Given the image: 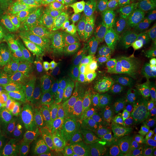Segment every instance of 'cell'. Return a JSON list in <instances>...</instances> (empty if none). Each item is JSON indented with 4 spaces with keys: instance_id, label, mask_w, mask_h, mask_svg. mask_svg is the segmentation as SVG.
<instances>
[{
    "instance_id": "cell-1",
    "label": "cell",
    "mask_w": 156,
    "mask_h": 156,
    "mask_svg": "<svg viewBox=\"0 0 156 156\" xmlns=\"http://www.w3.org/2000/svg\"><path fill=\"white\" fill-rule=\"evenodd\" d=\"M97 76L101 82V104L112 113L124 111L129 93L124 63L115 60L104 63Z\"/></svg>"
},
{
    "instance_id": "cell-2",
    "label": "cell",
    "mask_w": 156,
    "mask_h": 156,
    "mask_svg": "<svg viewBox=\"0 0 156 156\" xmlns=\"http://www.w3.org/2000/svg\"><path fill=\"white\" fill-rule=\"evenodd\" d=\"M38 68L39 72L56 79L83 95L90 104H101V82L98 76L79 73L47 60H44Z\"/></svg>"
},
{
    "instance_id": "cell-3",
    "label": "cell",
    "mask_w": 156,
    "mask_h": 156,
    "mask_svg": "<svg viewBox=\"0 0 156 156\" xmlns=\"http://www.w3.org/2000/svg\"><path fill=\"white\" fill-rule=\"evenodd\" d=\"M87 20L86 14H76L45 45L46 52L44 58H51L79 50V40L87 26Z\"/></svg>"
},
{
    "instance_id": "cell-4",
    "label": "cell",
    "mask_w": 156,
    "mask_h": 156,
    "mask_svg": "<svg viewBox=\"0 0 156 156\" xmlns=\"http://www.w3.org/2000/svg\"><path fill=\"white\" fill-rule=\"evenodd\" d=\"M39 73L51 93L67 109L73 112L82 114L89 110L90 103L83 95L45 73Z\"/></svg>"
},
{
    "instance_id": "cell-5",
    "label": "cell",
    "mask_w": 156,
    "mask_h": 156,
    "mask_svg": "<svg viewBox=\"0 0 156 156\" xmlns=\"http://www.w3.org/2000/svg\"><path fill=\"white\" fill-rule=\"evenodd\" d=\"M44 60L56 64L79 73L98 76L102 64L83 50H77L64 55Z\"/></svg>"
},
{
    "instance_id": "cell-6",
    "label": "cell",
    "mask_w": 156,
    "mask_h": 156,
    "mask_svg": "<svg viewBox=\"0 0 156 156\" xmlns=\"http://www.w3.org/2000/svg\"><path fill=\"white\" fill-rule=\"evenodd\" d=\"M69 14L78 13L56 11L32 3L26 6H24L19 11L15 20L18 28L30 29L51 18Z\"/></svg>"
},
{
    "instance_id": "cell-7",
    "label": "cell",
    "mask_w": 156,
    "mask_h": 156,
    "mask_svg": "<svg viewBox=\"0 0 156 156\" xmlns=\"http://www.w3.org/2000/svg\"><path fill=\"white\" fill-rule=\"evenodd\" d=\"M136 28L131 24L126 23L116 33L108 36L106 46L105 63L113 62L120 58L128 44L138 39Z\"/></svg>"
},
{
    "instance_id": "cell-8",
    "label": "cell",
    "mask_w": 156,
    "mask_h": 156,
    "mask_svg": "<svg viewBox=\"0 0 156 156\" xmlns=\"http://www.w3.org/2000/svg\"><path fill=\"white\" fill-rule=\"evenodd\" d=\"M108 36L100 30L87 24L79 43V50H83L101 64L105 63Z\"/></svg>"
},
{
    "instance_id": "cell-9",
    "label": "cell",
    "mask_w": 156,
    "mask_h": 156,
    "mask_svg": "<svg viewBox=\"0 0 156 156\" xmlns=\"http://www.w3.org/2000/svg\"><path fill=\"white\" fill-rule=\"evenodd\" d=\"M64 127L54 122L40 124L34 142L44 146L51 153L58 155L66 141Z\"/></svg>"
},
{
    "instance_id": "cell-10",
    "label": "cell",
    "mask_w": 156,
    "mask_h": 156,
    "mask_svg": "<svg viewBox=\"0 0 156 156\" xmlns=\"http://www.w3.org/2000/svg\"><path fill=\"white\" fill-rule=\"evenodd\" d=\"M0 106L9 131L23 120L22 100L15 89L7 86L0 87Z\"/></svg>"
},
{
    "instance_id": "cell-11",
    "label": "cell",
    "mask_w": 156,
    "mask_h": 156,
    "mask_svg": "<svg viewBox=\"0 0 156 156\" xmlns=\"http://www.w3.org/2000/svg\"><path fill=\"white\" fill-rule=\"evenodd\" d=\"M8 76L22 101H30L40 98L28 69L16 67L9 71Z\"/></svg>"
},
{
    "instance_id": "cell-12",
    "label": "cell",
    "mask_w": 156,
    "mask_h": 156,
    "mask_svg": "<svg viewBox=\"0 0 156 156\" xmlns=\"http://www.w3.org/2000/svg\"><path fill=\"white\" fill-rule=\"evenodd\" d=\"M37 129L38 126L23 119L9 131L6 140L17 149L22 151L34 143Z\"/></svg>"
},
{
    "instance_id": "cell-13",
    "label": "cell",
    "mask_w": 156,
    "mask_h": 156,
    "mask_svg": "<svg viewBox=\"0 0 156 156\" xmlns=\"http://www.w3.org/2000/svg\"><path fill=\"white\" fill-rule=\"evenodd\" d=\"M0 45L20 64H27L34 61L17 37L14 29L8 30L3 33Z\"/></svg>"
},
{
    "instance_id": "cell-14",
    "label": "cell",
    "mask_w": 156,
    "mask_h": 156,
    "mask_svg": "<svg viewBox=\"0 0 156 156\" xmlns=\"http://www.w3.org/2000/svg\"><path fill=\"white\" fill-rule=\"evenodd\" d=\"M34 80L39 97L44 102L46 112L50 119L54 122L58 123L62 127H66L68 122L66 112L50 94L48 90L41 80L37 78Z\"/></svg>"
},
{
    "instance_id": "cell-15",
    "label": "cell",
    "mask_w": 156,
    "mask_h": 156,
    "mask_svg": "<svg viewBox=\"0 0 156 156\" xmlns=\"http://www.w3.org/2000/svg\"><path fill=\"white\" fill-rule=\"evenodd\" d=\"M126 74L128 93L156 86V76L149 70H145L131 63H124Z\"/></svg>"
},
{
    "instance_id": "cell-16",
    "label": "cell",
    "mask_w": 156,
    "mask_h": 156,
    "mask_svg": "<svg viewBox=\"0 0 156 156\" xmlns=\"http://www.w3.org/2000/svg\"><path fill=\"white\" fill-rule=\"evenodd\" d=\"M75 15L69 14L55 17L39 23L30 30L38 37L42 45H46L59 29L71 20Z\"/></svg>"
},
{
    "instance_id": "cell-17",
    "label": "cell",
    "mask_w": 156,
    "mask_h": 156,
    "mask_svg": "<svg viewBox=\"0 0 156 156\" xmlns=\"http://www.w3.org/2000/svg\"><path fill=\"white\" fill-rule=\"evenodd\" d=\"M156 102V85L128 94L127 109L131 112L144 111Z\"/></svg>"
},
{
    "instance_id": "cell-18",
    "label": "cell",
    "mask_w": 156,
    "mask_h": 156,
    "mask_svg": "<svg viewBox=\"0 0 156 156\" xmlns=\"http://www.w3.org/2000/svg\"><path fill=\"white\" fill-rule=\"evenodd\" d=\"M22 112L24 120L38 126L42 123L53 122L41 98L30 101H22Z\"/></svg>"
},
{
    "instance_id": "cell-19",
    "label": "cell",
    "mask_w": 156,
    "mask_h": 156,
    "mask_svg": "<svg viewBox=\"0 0 156 156\" xmlns=\"http://www.w3.org/2000/svg\"><path fill=\"white\" fill-rule=\"evenodd\" d=\"M82 115V113L73 112V115L67 124L73 142L77 147H82L87 143V136Z\"/></svg>"
},
{
    "instance_id": "cell-20",
    "label": "cell",
    "mask_w": 156,
    "mask_h": 156,
    "mask_svg": "<svg viewBox=\"0 0 156 156\" xmlns=\"http://www.w3.org/2000/svg\"><path fill=\"white\" fill-rule=\"evenodd\" d=\"M15 31L26 49L34 60L36 59L42 50V44L40 39L30 29L18 28L15 30Z\"/></svg>"
},
{
    "instance_id": "cell-21",
    "label": "cell",
    "mask_w": 156,
    "mask_h": 156,
    "mask_svg": "<svg viewBox=\"0 0 156 156\" xmlns=\"http://www.w3.org/2000/svg\"><path fill=\"white\" fill-rule=\"evenodd\" d=\"M126 21L124 20H112L102 18L93 14L88 18L87 24L97 28L108 36L116 33L121 28Z\"/></svg>"
},
{
    "instance_id": "cell-22",
    "label": "cell",
    "mask_w": 156,
    "mask_h": 156,
    "mask_svg": "<svg viewBox=\"0 0 156 156\" xmlns=\"http://www.w3.org/2000/svg\"><path fill=\"white\" fill-rule=\"evenodd\" d=\"M93 14L97 16L112 20H126L130 16V11L112 2L97 8Z\"/></svg>"
},
{
    "instance_id": "cell-23",
    "label": "cell",
    "mask_w": 156,
    "mask_h": 156,
    "mask_svg": "<svg viewBox=\"0 0 156 156\" xmlns=\"http://www.w3.org/2000/svg\"><path fill=\"white\" fill-rule=\"evenodd\" d=\"M58 11L79 13L83 8L68 0H33V2Z\"/></svg>"
},
{
    "instance_id": "cell-24",
    "label": "cell",
    "mask_w": 156,
    "mask_h": 156,
    "mask_svg": "<svg viewBox=\"0 0 156 156\" xmlns=\"http://www.w3.org/2000/svg\"><path fill=\"white\" fill-rule=\"evenodd\" d=\"M137 150L141 156H156V132L145 129L140 136Z\"/></svg>"
},
{
    "instance_id": "cell-25",
    "label": "cell",
    "mask_w": 156,
    "mask_h": 156,
    "mask_svg": "<svg viewBox=\"0 0 156 156\" xmlns=\"http://www.w3.org/2000/svg\"><path fill=\"white\" fill-rule=\"evenodd\" d=\"M153 55L149 47L139 50L131 59V63L145 70H149L153 64Z\"/></svg>"
},
{
    "instance_id": "cell-26",
    "label": "cell",
    "mask_w": 156,
    "mask_h": 156,
    "mask_svg": "<svg viewBox=\"0 0 156 156\" xmlns=\"http://www.w3.org/2000/svg\"><path fill=\"white\" fill-rule=\"evenodd\" d=\"M25 3L26 0H0V16L8 19L15 17Z\"/></svg>"
},
{
    "instance_id": "cell-27",
    "label": "cell",
    "mask_w": 156,
    "mask_h": 156,
    "mask_svg": "<svg viewBox=\"0 0 156 156\" xmlns=\"http://www.w3.org/2000/svg\"><path fill=\"white\" fill-rule=\"evenodd\" d=\"M122 127L120 125L116 126L114 131L105 140L102 144V151L106 153H111L117 149L121 143Z\"/></svg>"
},
{
    "instance_id": "cell-28",
    "label": "cell",
    "mask_w": 156,
    "mask_h": 156,
    "mask_svg": "<svg viewBox=\"0 0 156 156\" xmlns=\"http://www.w3.org/2000/svg\"><path fill=\"white\" fill-rule=\"evenodd\" d=\"M58 155H55L51 153L44 146L36 142H34L22 151L20 154V156H58Z\"/></svg>"
},
{
    "instance_id": "cell-29",
    "label": "cell",
    "mask_w": 156,
    "mask_h": 156,
    "mask_svg": "<svg viewBox=\"0 0 156 156\" xmlns=\"http://www.w3.org/2000/svg\"><path fill=\"white\" fill-rule=\"evenodd\" d=\"M144 123L146 130L156 132V104L146 113Z\"/></svg>"
},
{
    "instance_id": "cell-30",
    "label": "cell",
    "mask_w": 156,
    "mask_h": 156,
    "mask_svg": "<svg viewBox=\"0 0 156 156\" xmlns=\"http://www.w3.org/2000/svg\"><path fill=\"white\" fill-rule=\"evenodd\" d=\"M138 12L146 17L150 27L156 26V4L147 6Z\"/></svg>"
},
{
    "instance_id": "cell-31",
    "label": "cell",
    "mask_w": 156,
    "mask_h": 156,
    "mask_svg": "<svg viewBox=\"0 0 156 156\" xmlns=\"http://www.w3.org/2000/svg\"><path fill=\"white\" fill-rule=\"evenodd\" d=\"M20 152L7 140H0V156H20Z\"/></svg>"
},
{
    "instance_id": "cell-32",
    "label": "cell",
    "mask_w": 156,
    "mask_h": 156,
    "mask_svg": "<svg viewBox=\"0 0 156 156\" xmlns=\"http://www.w3.org/2000/svg\"><path fill=\"white\" fill-rule=\"evenodd\" d=\"M142 40L145 46L149 47L156 43V26L145 28L142 34Z\"/></svg>"
},
{
    "instance_id": "cell-33",
    "label": "cell",
    "mask_w": 156,
    "mask_h": 156,
    "mask_svg": "<svg viewBox=\"0 0 156 156\" xmlns=\"http://www.w3.org/2000/svg\"><path fill=\"white\" fill-rule=\"evenodd\" d=\"M86 131L90 141L95 142L100 138V128L97 124L89 123L86 124Z\"/></svg>"
},
{
    "instance_id": "cell-34",
    "label": "cell",
    "mask_w": 156,
    "mask_h": 156,
    "mask_svg": "<svg viewBox=\"0 0 156 156\" xmlns=\"http://www.w3.org/2000/svg\"><path fill=\"white\" fill-rule=\"evenodd\" d=\"M129 4V11L131 12H136L140 9L151 5L153 0H127Z\"/></svg>"
},
{
    "instance_id": "cell-35",
    "label": "cell",
    "mask_w": 156,
    "mask_h": 156,
    "mask_svg": "<svg viewBox=\"0 0 156 156\" xmlns=\"http://www.w3.org/2000/svg\"><path fill=\"white\" fill-rule=\"evenodd\" d=\"M140 50V44L137 39H135L131 42L123 53V56L124 60H127L131 58L133 56Z\"/></svg>"
},
{
    "instance_id": "cell-36",
    "label": "cell",
    "mask_w": 156,
    "mask_h": 156,
    "mask_svg": "<svg viewBox=\"0 0 156 156\" xmlns=\"http://www.w3.org/2000/svg\"><path fill=\"white\" fill-rule=\"evenodd\" d=\"M115 127L116 126H113L108 120L102 123L100 126L101 139L105 140L114 131Z\"/></svg>"
},
{
    "instance_id": "cell-37",
    "label": "cell",
    "mask_w": 156,
    "mask_h": 156,
    "mask_svg": "<svg viewBox=\"0 0 156 156\" xmlns=\"http://www.w3.org/2000/svg\"><path fill=\"white\" fill-rule=\"evenodd\" d=\"M111 2V0H85L83 8L87 11H93Z\"/></svg>"
},
{
    "instance_id": "cell-38",
    "label": "cell",
    "mask_w": 156,
    "mask_h": 156,
    "mask_svg": "<svg viewBox=\"0 0 156 156\" xmlns=\"http://www.w3.org/2000/svg\"><path fill=\"white\" fill-rule=\"evenodd\" d=\"M10 70L6 61L5 57L0 51V81L8 76Z\"/></svg>"
},
{
    "instance_id": "cell-39",
    "label": "cell",
    "mask_w": 156,
    "mask_h": 156,
    "mask_svg": "<svg viewBox=\"0 0 156 156\" xmlns=\"http://www.w3.org/2000/svg\"><path fill=\"white\" fill-rule=\"evenodd\" d=\"M9 132V129L6 121L5 117L0 106V135L6 134Z\"/></svg>"
},
{
    "instance_id": "cell-40",
    "label": "cell",
    "mask_w": 156,
    "mask_h": 156,
    "mask_svg": "<svg viewBox=\"0 0 156 156\" xmlns=\"http://www.w3.org/2000/svg\"><path fill=\"white\" fill-rule=\"evenodd\" d=\"M81 156H105L104 154L100 151L94 149H90L84 151Z\"/></svg>"
},
{
    "instance_id": "cell-41",
    "label": "cell",
    "mask_w": 156,
    "mask_h": 156,
    "mask_svg": "<svg viewBox=\"0 0 156 156\" xmlns=\"http://www.w3.org/2000/svg\"><path fill=\"white\" fill-rule=\"evenodd\" d=\"M111 2L129 10V4L127 0H111Z\"/></svg>"
},
{
    "instance_id": "cell-42",
    "label": "cell",
    "mask_w": 156,
    "mask_h": 156,
    "mask_svg": "<svg viewBox=\"0 0 156 156\" xmlns=\"http://www.w3.org/2000/svg\"><path fill=\"white\" fill-rule=\"evenodd\" d=\"M71 2H72L73 3L75 4L76 5L80 6V8H83L84 9V1L85 0H68Z\"/></svg>"
},
{
    "instance_id": "cell-43",
    "label": "cell",
    "mask_w": 156,
    "mask_h": 156,
    "mask_svg": "<svg viewBox=\"0 0 156 156\" xmlns=\"http://www.w3.org/2000/svg\"><path fill=\"white\" fill-rule=\"evenodd\" d=\"M58 156H73V154L69 151H64L60 153Z\"/></svg>"
},
{
    "instance_id": "cell-44",
    "label": "cell",
    "mask_w": 156,
    "mask_h": 156,
    "mask_svg": "<svg viewBox=\"0 0 156 156\" xmlns=\"http://www.w3.org/2000/svg\"><path fill=\"white\" fill-rule=\"evenodd\" d=\"M4 25H5V22H4V20H3V19L0 17V30L4 27Z\"/></svg>"
},
{
    "instance_id": "cell-45",
    "label": "cell",
    "mask_w": 156,
    "mask_h": 156,
    "mask_svg": "<svg viewBox=\"0 0 156 156\" xmlns=\"http://www.w3.org/2000/svg\"><path fill=\"white\" fill-rule=\"evenodd\" d=\"M153 60H154V62L155 63L156 67V46L155 47V49L154 50V51L153 53Z\"/></svg>"
},
{
    "instance_id": "cell-46",
    "label": "cell",
    "mask_w": 156,
    "mask_h": 156,
    "mask_svg": "<svg viewBox=\"0 0 156 156\" xmlns=\"http://www.w3.org/2000/svg\"><path fill=\"white\" fill-rule=\"evenodd\" d=\"M139 156L138 155H136V154H127V155H125V156Z\"/></svg>"
},
{
    "instance_id": "cell-47",
    "label": "cell",
    "mask_w": 156,
    "mask_h": 156,
    "mask_svg": "<svg viewBox=\"0 0 156 156\" xmlns=\"http://www.w3.org/2000/svg\"></svg>"
},
{
    "instance_id": "cell-48",
    "label": "cell",
    "mask_w": 156,
    "mask_h": 156,
    "mask_svg": "<svg viewBox=\"0 0 156 156\" xmlns=\"http://www.w3.org/2000/svg\"></svg>"
}]
</instances>
